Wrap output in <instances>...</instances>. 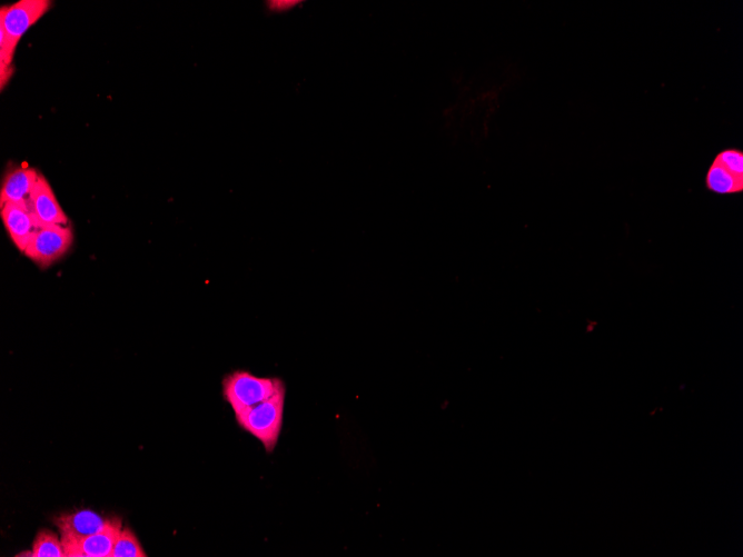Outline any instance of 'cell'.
<instances>
[{
	"label": "cell",
	"instance_id": "1",
	"mask_svg": "<svg viewBox=\"0 0 743 557\" xmlns=\"http://www.w3.org/2000/svg\"><path fill=\"white\" fill-rule=\"evenodd\" d=\"M53 6L49 0H21L0 9V85L2 91L14 68L16 48L23 36L39 19L43 18Z\"/></svg>",
	"mask_w": 743,
	"mask_h": 557
},
{
	"label": "cell",
	"instance_id": "2",
	"mask_svg": "<svg viewBox=\"0 0 743 557\" xmlns=\"http://www.w3.org/2000/svg\"><path fill=\"white\" fill-rule=\"evenodd\" d=\"M285 405V387L271 399L235 414L237 424L249 432L272 453L279 442Z\"/></svg>",
	"mask_w": 743,
	"mask_h": 557
},
{
	"label": "cell",
	"instance_id": "3",
	"mask_svg": "<svg viewBox=\"0 0 743 557\" xmlns=\"http://www.w3.org/2000/svg\"><path fill=\"white\" fill-rule=\"evenodd\" d=\"M285 387L276 377H257L249 372L236 371L223 381V394L235 414L271 399Z\"/></svg>",
	"mask_w": 743,
	"mask_h": 557
},
{
	"label": "cell",
	"instance_id": "4",
	"mask_svg": "<svg viewBox=\"0 0 743 557\" xmlns=\"http://www.w3.org/2000/svg\"><path fill=\"white\" fill-rule=\"evenodd\" d=\"M74 233L68 225L39 226L23 253L39 267L46 268L71 250Z\"/></svg>",
	"mask_w": 743,
	"mask_h": 557
},
{
	"label": "cell",
	"instance_id": "5",
	"mask_svg": "<svg viewBox=\"0 0 743 557\" xmlns=\"http://www.w3.org/2000/svg\"><path fill=\"white\" fill-rule=\"evenodd\" d=\"M705 184L718 195L743 193V152L731 147L719 152L708 168Z\"/></svg>",
	"mask_w": 743,
	"mask_h": 557
},
{
	"label": "cell",
	"instance_id": "6",
	"mask_svg": "<svg viewBox=\"0 0 743 557\" xmlns=\"http://www.w3.org/2000/svg\"><path fill=\"white\" fill-rule=\"evenodd\" d=\"M0 215L12 242L22 253L39 227L29 202L0 206Z\"/></svg>",
	"mask_w": 743,
	"mask_h": 557
},
{
	"label": "cell",
	"instance_id": "7",
	"mask_svg": "<svg viewBox=\"0 0 743 557\" xmlns=\"http://www.w3.org/2000/svg\"><path fill=\"white\" fill-rule=\"evenodd\" d=\"M123 530L120 519H111L101 532L73 543H64L68 557H111L114 546Z\"/></svg>",
	"mask_w": 743,
	"mask_h": 557
},
{
	"label": "cell",
	"instance_id": "8",
	"mask_svg": "<svg viewBox=\"0 0 743 557\" xmlns=\"http://www.w3.org/2000/svg\"><path fill=\"white\" fill-rule=\"evenodd\" d=\"M110 520L89 510L66 513L55 517L54 523L64 543H73L101 532Z\"/></svg>",
	"mask_w": 743,
	"mask_h": 557
},
{
	"label": "cell",
	"instance_id": "9",
	"mask_svg": "<svg viewBox=\"0 0 743 557\" xmlns=\"http://www.w3.org/2000/svg\"><path fill=\"white\" fill-rule=\"evenodd\" d=\"M29 205L39 226L68 225L66 213L58 203L51 184L42 174H39Z\"/></svg>",
	"mask_w": 743,
	"mask_h": 557
},
{
	"label": "cell",
	"instance_id": "10",
	"mask_svg": "<svg viewBox=\"0 0 743 557\" xmlns=\"http://www.w3.org/2000/svg\"><path fill=\"white\" fill-rule=\"evenodd\" d=\"M38 177L39 173L35 168L17 167L8 172L0 188V206L29 202Z\"/></svg>",
	"mask_w": 743,
	"mask_h": 557
},
{
	"label": "cell",
	"instance_id": "11",
	"mask_svg": "<svg viewBox=\"0 0 743 557\" xmlns=\"http://www.w3.org/2000/svg\"><path fill=\"white\" fill-rule=\"evenodd\" d=\"M33 557H65V549L62 540L49 530H42L36 536L31 553Z\"/></svg>",
	"mask_w": 743,
	"mask_h": 557
},
{
	"label": "cell",
	"instance_id": "12",
	"mask_svg": "<svg viewBox=\"0 0 743 557\" xmlns=\"http://www.w3.org/2000/svg\"><path fill=\"white\" fill-rule=\"evenodd\" d=\"M143 547L130 529H123L111 557H146Z\"/></svg>",
	"mask_w": 743,
	"mask_h": 557
},
{
	"label": "cell",
	"instance_id": "13",
	"mask_svg": "<svg viewBox=\"0 0 743 557\" xmlns=\"http://www.w3.org/2000/svg\"><path fill=\"white\" fill-rule=\"evenodd\" d=\"M271 4H272L271 6L273 7V9H274V8H279V7H280L281 9H284V8H289V7H291V6H292V5H294L295 3H294V2H274V3H271Z\"/></svg>",
	"mask_w": 743,
	"mask_h": 557
}]
</instances>
